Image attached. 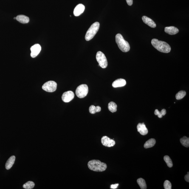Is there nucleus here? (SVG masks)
<instances>
[{"label": "nucleus", "mask_w": 189, "mask_h": 189, "mask_svg": "<svg viewBox=\"0 0 189 189\" xmlns=\"http://www.w3.org/2000/svg\"><path fill=\"white\" fill-rule=\"evenodd\" d=\"M166 110L163 109L161 111H159L158 109H156L154 111V114L157 115L159 118H162L163 116L165 115L166 114Z\"/></svg>", "instance_id": "23"}, {"label": "nucleus", "mask_w": 189, "mask_h": 189, "mask_svg": "<svg viewBox=\"0 0 189 189\" xmlns=\"http://www.w3.org/2000/svg\"><path fill=\"white\" fill-rule=\"evenodd\" d=\"M88 93V87L87 85L83 84L77 87L75 93L77 97L82 98L86 97Z\"/></svg>", "instance_id": "5"}, {"label": "nucleus", "mask_w": 189, "mask_h": 189, "mask_svg": "<svg viewBox=\"0 0 189 189\" xmlns=\"http://www.w3.org/2000/svg\"><path fill=\"white\" fill-rule=\"evenodd\" d=\"M118 185L119 184H114V185H111V188L114 189L117 188Z\"/></svg>", "instance_id": "29"}, {"label": "nucleus", "mask_w": 189, "mask_h": 189, "mask_svg": "<svg viewBox=\"0 0 189 189\" xmlns=\"http://www.w3.org/2000/svg\"><path fill=\"white\" fill-rule=\"evenodd\" d=\"M156 143V140L155 139L153 138H151L149 139L145 142L144 145V148H152L154 146Z\"/></svg>", "instance_id": "18"}, {"label": "nucleus", "mask_w": 189, "mask_h": 189, "mask_svg": "<svg viewBox=\"0 0 189 189\" xmlns=\"http://www.w3.org/2000/svg\"><path fill=\"white\" fill-rule=\"evenodd\" d=\"M115 38L116 43L121 51L124 52H128L130 51V47L129 43L124 39L121 34H117Z\"/></svg>", "instance_id": "3"}, {"label": "nucleus", "mask_w": 189, "mask_h": 189, "mask_svg": "<svg viewBox=\"0 0 189 189\" xmlns=\"http://www.w3.org/2000/svg\"><path fill=\"white\" fill-rule=\"evenodd\" d=\"M186 95V92L184 91H179L177 94H176V100H181Z\"/></svg>", "instance_id": "26"}, {"label": "nucleus", "mask_w": 189, "mask_h": 189, "mask_svg": "<svg viewBox=\"0 0 189 189\" xmlns=\"http://www.w3.org/2000/svg\"><path fill=\"white\" fill-rule=\"evenodd\" d=\"M185 180L187 182H189V172L187 173V174L185 176Z\"/></svg>", "instance_id": "30"}, {"label": "nucleus", "mask_w": 189, "mask_h": 189, "mask_svg": "<svg viewBox=\"0 0 189 189\" xmlns=\"http://www.w3.org/2000/svg\"><path fill=\"white\" fill-rule=\"evenodd\" d=\"M85 7L83 4H79L74 9V15L75 16H79L84 11Z\"/></svg>", "instance_id": "11"}, {"label": "nucleus", "mask_w": 189, "mask_h": 189, "mask_svg": "<svg viewBox=\"0 0 189 189\" xmlns=\"http://www.w3.org/2000/svg\"><path fill=\"white\" fill-rule=\"evenodd\" d=\"M164 188L165 189H171L172 185L171 182L168 180H166L164 182Z\"/></svg>", "instance_id": "27"}, {"label": "nucleus", "mask_w": 189, "mask_h": 189, "mask_svg": "<svg viewBox=\"0 0 189 189\" xmlns=\"http://www.w3.org/2000/svg\"><path fill=\"white\" fill-rule=\"evenodd\" d=\"M137 182L141 189H146L147 188V185L145 181L142 178H140L138 179Z\"/></svg>", "instance_id": "21"}, {"label": "nucleus", "mask_w": 189, "mask_h": 189, "mask_svg": "<svg viewBox=\"0 0 189 189\" xmlns=\"http://www.w3.org/2000/svg\"><path fill=\"white\" fill-rule=\"evenodd\" d=\"M14 19H16V17L14 18Z\"/></svg>", "instance_id": "31"}, {"label": "nucleus", "mask_w": 189, "mask_h": 189, "mask_svg": "<svg viewBox=\"0 0 189 189\" xmlns=\"http://www.w3.org/2000/svg\"><path fill=\"white\" fill-rule=\"evenodd\" d=\"M16 19L22 24H26L29 22V19L28 17L23 15H18L16 17Z\"/></svg>", "instance_id": "16"}, {"label": "nucleus", "mask_w": 189, "mask_h": 189, "mask_svg": "<svg viewBox=\"0 0 189 189\" xmlns=\"http://www.w3.org/2000/svg\"><path fill=\"white\" fill-rule=\"evenodd\" d=\"M100 111L101 108L99 106H95L94 105H91L89 108V112L91 114H95L96 113L100 112Z\"/></svg>", "instance_id": "19"}, {"label": "nucleus", "mask_w": 189, "mask_h": 189, "mask_svg": "<svg viewBox=\"0 0 189 189\" xmlns=\"http://www.w3.org/2000/svg\"><path fill=\"white\" fill-rule=\"evenodd\" d=\"M101 141L102 145L106 147H111L115 144L114 140L110 139L106 136H103L101 138Z\"/></svg>", "instance_id": "8"}, {"label": "nucleus", "mask_w": 189, "mask_h": 189, "mask_svg": "<svg viewBox=\"0 0 189 189\" xmlns=\"http://www.w3.org/2000/svg\"><path fill=\"white\" fill-rule=\"evenodd\" d=\"M100 26V23L98 22L94 23L88 29L85 36V39L86 41H89L94 38L98 31Z\"/></svg>", "instance_id": "4"}, {"label": "nucleus", "mask_w": 189, "mask_h": 189, "mask_svg": "<svg viewBox=\"0 0 189 189\" xmlns=\"http://www.w3.org/2000/svg\"><path fill=\"white\" fill-rule=\"evenodd\" d=\"M127 4L129 6H131L133 4V0H126Z\"/></svg>", "instance_id": "28"}, {"label": "nucleus", "mask_w": 189, "mask_h": 189, "mask_svg": "<svg viewBox=\"0 0 189 189\" xmlns=\"http://www.w3.org/2000/svg\"><path fill=\"white\" fill-rule=\"evenodd\" d=\"M126 85V81L123 79H118L113 82L112 86L114 88L122 87Z\"/></svg>", "instance_id": "14"}, {"label": "nucleus", "mask_w": 189, "mask_h": 189, "mask_svg": "<svg viewBox=\"0 0 189 189\" xmlns=\"http://www.w3.org/2000/svg\"><path fill=\"white\" fill-rule=\"evenodd\" d=\"M15 159V156H13L9 158L6 162L5 164V168L7 170L10 169L14 164Z\"/></svg>", "instance_id": "17"}, {"label": "nucleus", "mask_w": 189, "mask_h": 189, "mask_svg": "<svg viewBox=\"0 0 189 189\" xmlns=\"http://www.w3.org/2000/svg\"><path fill=\"white\" fill-rule=\"evenodd\" d=\"M35 184L33 182L29 181L23 186V188L26 189H32L35 187Z\"/></svg>", "instance_id": "24"}, {"label": "nucleus", "mask_w": 189, "mask_h": 189, "mask_svg": "<svg viewBox=\"0 0 189 189\" xmlns=\"http://www.w3.org/2000/svg\"><path fill=\"white\" fill-rule=\"evenodd\" d=\"M96 59L99 66L103 69H105L108 66V63L106 56L100 51L97 52Z\"/></svg>", "instance_id": "6"}, {"label": "nucleus", "mask_w": 189, "mask_h": 189, "mask_svg": "<svg viewBox=\"0 0 189 189\" xmlns=\"http://www.w3.org/2000/svg\"><path fill=\"white\" fill-rule=\"evenodd\" d=\"M88 166L90 170L95 172L104 171L107 168L106 163L98 160H92L89 161Z\"/></svg>", "instance_id": "2"}, {"label": "nucleus", "mask_w": 189, "mask_h": 189, "mask_svg": "<svg viewBox=\"0 0 189 189\" xmlns=\"http://www.w3.org/2000/svg\"><path fill=\"white\" fill-rule=\"evenodd\" d=\"M41 49V46L39 44H35L32 46L31 48V57L33 58L36 57L39 54Z\"/></svg>", "instance_id": "10"}, {"label": "nucleus", "mask_w": 189, "mask_h": 189, "mask_svg": "<svg viewBox=\"0 0 189 189\" xmlns=\"http://www.w3.org/2000/svg\"><path fill=\"white\" fill-rule=\"evenodd\" d=\"M180 142L184 146L188 148L189 147V138L184 136L180 139Z\"/></svg>", "instance_id": "22"}, {"label": "nucleus", "mask_w": 189, "mask_h": 189, "mask_svg": "<svg viewBox=\"0 0 189 189\" xmlns=\"http://www.w3.org/2000/svg\"><path fill=\"white\" fill-rule=\"evenodd\" d=\"M138 131L142 135H145L148 134V130L144 123H139L137 126Z\"/></svg>", "instance_id": "12"}, {"label": "nucleus", "mask_w": 189, "mask_h": 189, "mask_svg": "<svg viewBox=\"0 0 189 189\" xmlns=\"http://www.w3.org/2000/svg\"><path fill=\"white\" fill-rule=\"evenodd\" d=\"M142 19L144 23L150 27L152 28H155L156 27V25L151 19L148 17L143 16L142 17Z\"/></svg>", "instance_id": "13"}, {"label": "nucleus", "mask_w": 189, "mask_h": 189, "mask_svg": "<svg viewBox=\"0 0 189 189\" xmlns=\"http://www.w3.org/2000/svg\"><path fill=\"white\" fill-rule=\"evenodd\" d=\"M57 85L55 81H51L46 82L43 85L42 88L44 90L48 92H53L56 90Z\"/></svg>", "instance_id": "7"}, {"label": "nucleus", "mask_w": 189, "mask_h": 189, "mask_svg": "<svg viewBox=\"0 0 189 189\" xmlns=\"http://www.w3.org/2000/svg\"><path fill=\"white\" fill-rule=\"evenodd\" d=\"M108 108L111 112H116L117 110V105L114 102H110L108 104Z\"/></svg>", "instance_id": "20"}, {"label": "nucleus", "mask_w": 189, "mask_h": 189, "mask_svg": "<svg viewBox=\"0 0 189 189\" xmlns=\"http://www.w3.org/2000/svg\"><path fill=\"white\" fill-rule=\"evenodd\" d=\"M74 97V94L73 91H69L65 92L62 95V99L65 103H68L72 100Z\"/></svg>", "instance_id": "9"}, {"label": "nucleus", "mask_w": 189, "mask_h": 189, "mask_svg": "<svg viewBox=\"0 0 189 189\" xmlns=\"http://www.w3.org/2000/svg\"><path fill=\"white\" fill-rule=\"evenodd\" d=\"M164 161L166 162L167 166L170 168L173 166V162L170 158L168 156H165L164 158Z\"/></svg>", "instance_id": "25"}, {"label": "nucleus", "mask_w": 189, "mask_h": 189, "mask_svg": "<svg viewBox=\"0 0 189 189\" xmlns=\"http://www.w3.org/2000/svg\"><path fill=\"white\" fill-rule=\"evenodd\" d=\"M151 44L159 52L167 53L171 51V47L169 45L165 42L159 41L156 39H153L151 40Z\"/></svg>", "instance_id": "1"}, {"label": "nucleus", "mask_w": 189, "mask_h": 189, "mask_svg": "<svg viewBox=\"0 0 189 189\" xmlns=\"http://www.w3.org/2000/svg\"><path fill=\"white\" fill-rule=\"evenodd\" d=\"M165 32L170 35H175L177 34L179 32L177 28L174 26H170L165 27Z\"/></svg>", "instance_id": "15"}]
</instances>
